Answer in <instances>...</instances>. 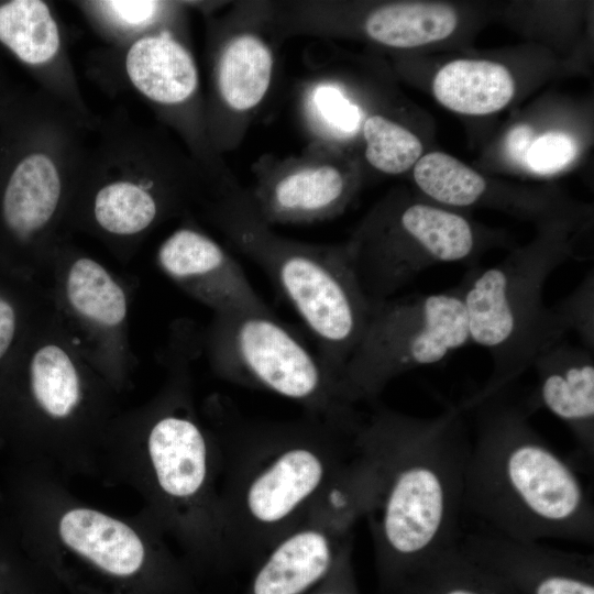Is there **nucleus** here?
I'll list each match as a JSON object with an SVG mask.
<instances>
[{
    "label": "nucleus",
    "instance_id": "obj_28",
    "mask_svg": "<svg viewBox=\"0 0 594 594\" xmlns=\"http://www.w3.org/2000/svg\"><path fill=\"white\" fill-rule=\"evenodd\" d=\"M568 331L578 333L582 345L594 351V274L588 272L571 294L552 306Z\"/></svg>",
    "mask_w": 594,
    "mask_h": 594
},
{
    "label": "nucleus",
    "instance_id": "obj_29",
    "mask_svg": "<svg viewBox=\"0 0 594 594\" xmlns=\"http://www.w3.org/2000/svg\"><path fill=\"white\" fill-rule=\"evenodd\" d=\"M311 105L319 121L334 134H351L360 125V109L333 85L317 86L311 96Z\"/></svg>",
    "mask_w": 594,
    "mask_h": 594
},
{
    "label": "nucleus",
    "instance_id": "obj_13",
    "mask_svg": "<svg viewBox=\"0 0 594 594\" xmlns=\"http://www.w3.org/2000/svg\"><path fill=\"white\" fill-rule=\"evenodd\" d=\"M352 525L319 507L252 568L243 594H308L352 556Z\"/></svg>",
    "mask_w": 594,
    "mask_h": 594
},
{
    "label": "nucleus",
    "instance_id": "obj_21",
    "mask_svg": "<svg viewBox=\"0 0 594 594\" xmlns=\"http://www.w3.org/2000/svg\"><path fill=\"white\" fill-rule=\"evenodd\" d=\"M272 68V53L261 38L251 34L233 38L219 63L222 98L239 111L255 107L270 87Z\"/></svg>",
    "mask_w": 594,
    "mask_h": 594
},
{
    "label": "nucleus",
    "instance_id": "obj_12",
    "mask_svg": "<svg viewBox=\"0 0 594 594\" xmlns=\"http://www.w3.org/2000/svg\"><path fill=\"white\" fill-rule=\"evenodd\" d=\"M457 546L518 594H594L592 553L520 541L488 530L461 531Z\"/></svg>",
    "mask_w": 594,
    "mask_h": 594
},
{
    "label": "nucleus",
    "instance_id": "obj_1",
    "mask_svg": "<svg viewBox=\"0 0 594 594\" xmlns=\"http://www.w3.org/2000/svg\"><path fill=\"white\" fill-rule=\"evenodd\" d=\"M189 322L174 328L164 355L166 380L138 409L120 413L99 463L131 485L143 514L177 546L190 570L229 568L220 505L221 453L195 403L191 365L200 353Z\"/></svg>",
    "mask_w": 594,
    "mask_h": 594
},
{
    "label": "nucleus",
    "instance_id": "obj_4",
    "mask_svg": "<svg viewBox=\"0 0 594 594\" xmlns=\"http://www.w3.org/2000/svg\"><path fill=\"white\" fill-rule=\"evenodd\" d=\"M465 411L475 433L464 479L463 513L486 530L541 542L548 539L594 544V506L572 461L536 431L530 399L516 403L496 394Z\"/></svg>",
    "mask_w": 594,
    "mask_h": 594
},
{
    "label": "nucleus",
    "instance_id": "obj_14",
    "mask_svg": "<svg viewBox=\"0 0 594 594\" xmlns=\"http://www.w3.org/2000/svg\"><path fill=\"white\" fill-rule=\"evenodd\" d=\"M157 263L163 273L213 314L265 310L243 268L212 239L193 229H179L161 245Z\"/></svg>",
    "mask_w": 594,
    "mask_h": 594
},
{
    "label": "nucleus",
    "instance_id": "obj_16",
    "mask_svg": "<svg viewBox=\"0 0 594 594\" xmlns=\"http://www.w3.org/2000/svg\"><path fill=\"white\" fill-rule=\"evenodd\" d=\"M62 195L53 162L43 154L25 157L12 173L1 200V219L19 245H28L55 216Z\"/></svg>",
    "mask_w": 594,
    "mask_h": 594
},
{
    "label": "nucleus",
    "instance_id": "obj_23",
    "mask_svg": "<svg viewBox=\"0 0 594 594\" xmlns=\"http://www.w3.org/2000/svg\"><path fill=\"white\" fill-rule=\"evenodd\" d=\"M344 194L339 170L324 165L283 177L266 200L267 211L285 219H308L337 208Z\"/></svg>",
    "mask_w": 594,
    "mask_h": 594
},
{
    "label": "nucleus",
    "instance_id": "obj_2",
    "mask_svg": "<svg viewBox=\"0 0 594 594\" xmlns=\"http://www.w3.org/2000/svg\"><path fill=\"white\" fill-rule=\"evenodd\" d=\"M201 411L221 453L220 505L229 565L253 568L354 463L362 417L252 419L219 394L210 396Z\"/></svg>",
    "mask_w": 594,
    "mask_h": 594
},
{
    "label": "nucleus",
    "instance_id": "obj_11",
    "mask_svg": "<svg viewBox=\"0 0 594 594\" xmlns=\"http://www.w3.org/2000/svg\"><path fill=\"white\" fill-rule=\"evenodd\" d=\"M47 275L51 300L69 339L121 393L135 363L129 342L128 287L105 265L86 255L54 258Z\"/></svg>",
    "mask_w": 594,
    "mask_h": 594
},
{
    "label": "nucleus",
    "instance_id": "obj_19",
    "mask_svg": "<svg viewBox=\"0 0 594 594\" xmlns=\"http://www.w3.org/2000/svg\"><path fill=\"white\" fill-rule=\"evenodd\" d=\"M382 594H518L465 557L457 543L428 559Z\"/></svg>",
    "mask_w": 594,
    "mask_h": 594
},
{
    "label": "nucleus",
    "instance_id": "obj_8",
    "mask_svg": "<svg viewBox=\"0 0 594 594\" xmlns=\"http://www.w3.org/2000/svg\"><path fill=\"white\" fill-rule=\"evenodd\" d=\"M231 229L307 326L318 356L340 383L372 309L348 250L279 241L243 213H233Z\"/></svg>",
    "mask_w": 594,
    "mask_h": 594
},
{
    "label": "nucleus",
    "instance_id": "obj_22",
    "mask_svg": "<svg viewBox=\"0 0 594 594\" xmlns=\"http://www.w3.org/2000/svg\"><path fill=\"white\" fill-rule=\"evenodd\" d=\"M51 308L47 287L41 280L0 264V374Z\"/></svg>",
    "mask_w": 594,
    "mask_h": 594
},
{
    "label": "nucleus",
    "instance_id": "obj_3",
    "mask_svg": "<svg viewBox=\"0 0 594 594\" xmlns=\"http://www.w3.org/2000/svg\"><path fill=\"white\" fill-rule=\"evenodd\" d=\"M465 415L459 404L432 417L385 407L362 416L355 439L373 481L365 518L381 593L459 539L471 449Z\"/></svg>",
    "mask_w": 594,
    "mask_h": 594
},
{
    "label": "nucleus",
    "instance_id": "obj_10",
    "mask_svg": "<svg viewBox=\"0 0 594 594\" xmlns=\"http://www.w3.org/2000/svg\"><path fill=\"white\" fill-rule=\"evenodd\" d=\"M460 287L372 302L370 318L341 377L350 405L374 403L402 374L440 364L470 343Z\"/></svg>",
    "mask_w": 594,
    "mask_h": 594
},
{
    "label": "nucleus",
    "instance_id": "obj_15",
    "mask_svg": "<svg viewBox=\"0 0 594 594\" xmlns=\"http://www.w3.org/2000/svg\"><path fill=\"white\" fill-rule=\"evenodd\" d=\"M538 386L530 398L571 431L576 461L585 471L594 464V351L563 341L540 353L532 363Z\"/></svg>",
    "mask_w": 594,
    "mask_h": 594
},
{
    "label": "nucleus",
    "instance_id": "obj_6",
    "mask_svg": "<svg viewBox=\"0 0 594 594\" xmlns=\"http://www.w3.org/2000/svg\"><path fill=\"white\" fill-rule=\"evenodd\" d=\"M119 394L69 339L53 302L0 374V430L53 470L98 465Z\"/></svg>",
    "mask_w": 594,
    "mask_h": 594
},
{
    "label": "nucleus",
    "instance_id": "obj_25",
    "mask_svg": "<svg viewBox=\"0 0 594 594\" xmlns=\"http://www.w3.org/2000/svg\"><path fill=\"white\" fill-rule=\"evenodd\" d=\"M414 178L427 196L454 207L476 204L487 188L480 174L442 152L420 157L415 164Z\"/></svg>",
    "mask_w": 594,
    "mask_h": 594
},
{
    "label": "nucleus",
    "instance_id": "obj_31",
    "mask_svg": "<svg viewBox=\"0 0 594 594\" xmlns=\"http://www.w3.org/2000/svg\"><path fill=\"white\" fill-rule=\"evenodd\" d=\"M102 4L116 20L130 26L144 25L158 9V2L148 0H111Z\"/></svg>",
    "mask_w": 594,
    "mask_h": 594
},
{
    "label": "nucleus",
    "instance_id": "obj_32",
    "mask_svg": "<svg viewBox=\"0 0 594 594\" xmlns=\"http://www.w3.org/2000/svg\"><path fill=\"white\" fill-rule=\"evenodd\" d=\"M308 594H360L352 556L345 558L322 583Z\"/></svg>",
    "mask_w": 594,
    "mask_h": 594
},
{
    "label": "nucleus",
    "instance_id": "obj_26",
    "mask_svg": "<svg viewBox=\"0 0 594 594\" xmlns=\"http://www.w3.org/2000/svg\"><path fill=\"white\" fill-rule=\"evenodd\" d=\"M158 212L147 187L131 182H116L102 187L94 201V217L101 229L114 235L143 232Z\"/></svg>",
    "mask_w": 594,
    "mask_h": 594
},
{
    "label": "nucleus",
    "instance_id": "obj_24",
    "mask_svg": "<svg viewBox=\"0 0 594 594\" xmlns=\"http://www.w3.org/2000/svg\"><path fill=\"white\" fill-rule=\"evenodd\" d=\"M0 41L32 65L52 59L59 47L57 25L40 0H14L0 6Z\"/></svg>",
    "mask_w": 594,
    "mask_h": 594
},
{
    "label": "nucleus",
    "instance_id": "obj_9",
    "mask_svg": "<svg viewBox=\"0 0 594 594\" xmlns=\"http://www.w3.org/2000/svg\"><path fill=\"white\" fill-rule=\"evenodd\" d=\"M200 349L215 374L300 405L306 414L355 421L361 414L341 396L339 380L296 334L265 310L213 314Z\"/></svg>",
    "mask_w": 594,
    "mask_h": 594
},
{
    "label": "nucleus",
    "instance_id": "obj_5",
    "mask_svg": "<svg viewBox=\"0 0 594 594\" xmlns=\"http://www.w3.org/2000/svg\"><path fill=\"white\" fill-rule=\"evenodd\" d=\"M26 492L28 541L69 594H194L191 570L144 514L123 518L87 505L47 468Z\"/></svg>",
    "mask_w": 594,
    "mask_h": 594
},
{
    "label": "nucleus",
    "instance_id": "obj_27",
    "mask_svg": "<svg viewBox=\"0 0 594 594\" xmlns=\"http://www.w3.org/2000/svg\"><path fill=\"white\" fill-rule=\"evenodd\" d=\"M363 135L367 162L386 174L408 170L422 152L421 142L415 134L382 116L366 119Z\"/></svg>",
    "mask_w": 594,
    "mask_h": 594
},
{
    "label": "nucleus",
    "instance_id": "obj_17",
    "mask_svg": "<svg viewBox=\"0 0 594 594\" xmlns=\"http://www.w3.org/2000/svg\"><path fill=\"white\" fill-rule=\"evenodd\" d=\"M127 72L141 92L161 103L186 100L198 82L190 54L165 34L136 41L127 55Z\"/></svg>",
    "mask_w": 594,
    "mask_h": 594
},
{
    "label": "nucleus",
    "instance_id": "obj_30",
    "mask_svg": "<svg viewBox=\"0 0 594 594\" xmlns=\"http://www.w3.org/2000/svg\"><path fill=\"white\" fill-rule=\"evenodd\" d=\"M578 152L573 138L559 131H549L536 138L526 156V167L539 175H548L570 164Z\"/></svg>",
    "mask_w": 594,
    "mask_h": 594
},
{
    "label": "nucleus",
    "instance_id": "obj_33",
    "mask_svg": "<svg viewBox=\"0 0 594 594\" xmlns=\"http://www.w3.org/2000/svg\"><path fill=\"white\" fill-rule=\"evenodd\" d=\"M535 132L528 124H516L507 133L504 150L507 157L515 164L526 167V156L535 141Z\"/></svg>",
    "mask_w": 594,
    "mask_h": 594
},
{
    "label": "nucleus",
    "instance_id": "obj_18",
    "mask_svg": "<svg viewBox=\"0 0 594 594\" xmlns=\"http://www.w3.org/2000/svg\"><path fill=\"white\" fill-rule=\"evenodd\" d=\"M432 89L448 109L482 116L504 108L513 98L515 85L508 69L501 64L458 59L438 72Z\"/></svg>",
    "mask_w": 594,
    "mask_h": 594
},
{
    "label": "nucleus",
    "instance_id": "obj_20",
    "mask_svg": "<svg viewBox=\"0 0 594 594\" xmlns=\"http://www.w3.org/2000/svg\"><path fill=\"white\" fill-rule=\"evenodd\" d=\"M454 10L439 3H397L375 10L365 30L375 41L393 47H416L448 37L455 29Z\"/></svg>",
    "mask_w": 594,
    "mask_h": 594
},
{
    "label": "nucleus",
    "instance_id": "obj_7",
    "mask_svg": "<svg viewBox=\"0 0 594 594\" xmlns=\"http://www.w3.org/2000/svg\"><path fill=\"white\" fill-rule=\"evenodd\" d=\"M569 252L564 244L543 241L492 267L470 268L463 277L459 287L470 340L493 362L485 384L460 404L464 409L504 392L540 353L563 341L569 331L543 304V290Z\"/></svg>",
    "mask_w": 594,
    "mask_h": 594
}]
</instances>
